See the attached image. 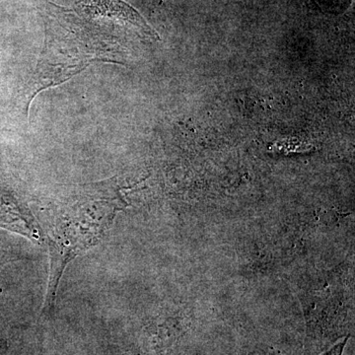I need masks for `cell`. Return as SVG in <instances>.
<instances>
[{"label": "cell", "instance_id": "cell-1", "mask_svg": "<svg viewBox=\"0 0 355 355\" xmlns=\"http://www.w3.org/2000/svg\"><path fill=\"white\" fill-rule=\"evenodd\" d=\"M79 198L55 207L42 221L50 252L51 270L44 307L55 301L65 266L104 235L119 209V200L100 190L85 191Z\"/></svg>", "mask_w": 355, "mask_h": 355}, {"label": "cell", "instance_id": "cell-2", "mask_svg": "<svg viewBox=\"0 0 355 355\" xmlns=\"http://www.w3.org/2000/svg\"><path fill=\"white\" fill-rule=\"evenodd\" d=\"M347 338H345L343 342L336 343L334 345L331 349H329L328 352H324L322 355H342L343 349H345V345H347Z\"/></svg>", "mask_w": 355, "mask_h": 355}]
</instances>
